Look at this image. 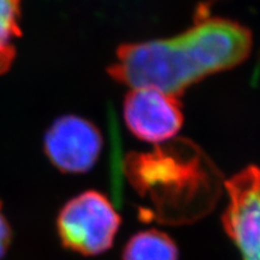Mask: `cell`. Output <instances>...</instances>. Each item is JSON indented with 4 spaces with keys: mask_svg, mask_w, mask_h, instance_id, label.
Masks as SVG:
<instances>
[{
    "mask_svg": "<svg viewBox=\"0 0 260 260\" xmlns=\"http://www.w3.org/2000/svg\"><path fill=\"white\" fill-rule=\"evenodd\" d=\"M252 51V32L232 19L201 12L186 31L117 48L107 73L116 82L178 96L210 75L233 69Z\"/></svg>",
    "mask_w": 260,
    "mask_h": 260,
    "instance_id": "obj_1",
    "label": "cell"
},
{
    "mask_svg": "<svg viewBox=\"0 0 260 260\" xmlns=\"http://www.w3.org/2000/svg\"><path fill=\"white\" fill-rule=\"evenodd\" d=\"M124 174L152 217L164 223L191 222L213 209L224 187L222 174L199 146L172 139L149 152H132Z\"/></svg>",
    "mask_w": 260,
    "mask_h": 260,
    "instance_id": "obj_2",
    "label": "cell"
},
{
    "mask_svg": "<svg viewBox=\"0 0 260 260\" xmlns=\"http://www.w3.org/2000/svg\"><path fill=\"white\" fill-rule=\"evenodd\" d=\"M121 218L105 195L87 190L68 201L58 216V233L68 248L84 255L107 251Z\"/></svg>",
    "mask_w": 260,
    "mask_h": 260,
    "instance_id": "obj_3",
    "label": "cell"
},
{
    "mask_svg": "<svg viewBox=\"0 0 260 260\" xmlns=\"http://www.w3.org/2000/svg\"><path fill=\"white\" fill-rule=\"evenodd\" d=\"M229 201L222 220L242 260H260V168L249 165L224 182Z\"/></svg>",
    "mask_w": 260,
    "mask_h": 260,
    "instance_id": "obj_4",
    "label": "cell"
},
{
    "mask_svg": "<svg viewBox=\"0 0 260 260\" xmlns=\"http://www.w3.org/2000/svg\"><path fill=\"white\" fill-rule=\"evenodd\" d=\"M123 117L136 138L158 145L174 139L183 124L177 96L148 87L133 88L126 94Z\"/></svg>",
    "mask_w": 260,
    "mask_h": 260,
    "instance_id": "obj_5",
    "label": "cell"
},
{
    "mask_svg": "<svg viewBox=\"0 0 260 260\" xmlns=\"http://www.w3.org/2000/svg\"><path fill=\"white\" fill-rule=\"evenodd\" d=\"M100 130L80 116L67 115L52 123L44 139V148L52 164L65 174L89 171L103 149Z\"/></svg>",
    "mask_w": 260,
    "mask_h": 260,
    "instance_id": "obj_6",
    "label": "cell"
},
{
    "mask_svg": "<svg viewBox=\"0 0 260 260\" xmlns=\"http://www.w3.org/2000/svg\"><path fill=\"white\" fill-rule=\"evenodd\" d=\"M123 260H178L175 242L159 230L140 232L126 243Z\"/></svg>",
    "mask_w": 260,
    "mask_h": 260,
    "instance_id": "obj_7",
    "label": "cell"
},
{
    "mask_svg": "<svg viewBox=\"0 0 260 260\" xmlns=\"http://www.w3.org/2000/svg\"><path fill=\"white\" fill-rule=\"evenodd\" d=\"M21 5L22 0H0V74L15 59V40L21 37Z\"/></svg>",
    "mask_w": 260,
    "mask_h": 260,
    "instance_id": "obj_8",
    "label": "cell"
},
{
    "mask_svg": "<svg viewBox=\"0 0 260 260\" xmlns=\"http://www.w3.org/2000/svg\"><path fill=\"white\" fill-rule=\"evenodd\" d=\"M10 226L5 217L2 213V204H0V258L4 255L10 243Z\"/></svg>",
    "mask_w": 260,
    "mask_h": 260,
    "instance_id": "obj_9",
    "label": "cell"
}]
</instances>
